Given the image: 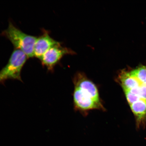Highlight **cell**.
<instances>
[{"label": "cell", "mask_w": 146, "mask_h": 146, "mask_svg": "<svg viewBox=\"0 0 146 146\" xmlns=\"http://www.w3.org/2000/svg\"><path fill=\"white\" fill-rule=\"evenodd\" d=\"M2 35L10 41L15 49L22 51L28 58L34 57L36 36L25 33L11 22H9L8 28L2 33Z\"/></svg>", "instance_id": "1"}, {"label": "cell", "mask_w": 146, "mask_h": 146, "mask_svg": "<svg viewBox=\"0 0 146 146\" xmlns=\"http://www.w3.org/2000/svg\"><path fill=\"white\" fill-rule=\"evenodd\" d=\"M27 56L22 51L15 49L8 63L0 71V83L8 79L22 81L21 73Z\"/></svg>", "instance_id": "2"}, {"label": "cell", "mask_w": 146, "mask_h": 146, "mask_svg": "<svg viewBox=\"0 0 146 146\" xmlns=\"http://www.w3.org/2000/svg\"><path fill=\"white\" fill-rule=\"evenodd\" d=\"M75 54L70 49L62 46L60 43L49 49L40 60L44 66L46 67L48 70L52 71L63 56L67 54Z\"/></svg>", "instance_id": "3"}, {"label": "cell", "mask_w": 146, "mask_h": 146, "mask_svg": "<svg viewBox=\"0 0 146 146\" xmlns=\"http://www.w3.org/2000/svg\"><path fill=\"white\" fill-rule=\"evenodd\" d=\"M74 102L76 109L82 111L104 109L101 102L97 101L77 88H74Z\"/></svg>", "instance_id": "4"}, {"label": "cell", "mask_w": 146, "mask_h": 146, "mask_svg": "<svg viewBox=\"0 0 146 146\" xmlns=\"http://www.w3.org/2000/svg\"><path fill=\"white\" fill-rule=\"evenodd\" d=\"M74 88L79 89L97 101L101 102L97 87L84 73L79 72L74 76Z\"/></svg>", "instance_id": "5"}, {"label": "cell", "mask_w": 146, "mask_h": 146, "mask_svg": "<svg viewBox=\"0 0 146 146\" xmlns=\"http://www.w3.org/2000/svg\"><path fill=\"white\" fill-rule=\"evenodd\" d=\"M60 43L51 37L48 32L43 30L42 34L36 38L34 46V57L40 59L49 49Z\"/></svg>", "instance_id": "6"}, {"label": "cell", "mask_w": 146, "mask_h": 146, "mask_svg": "<svg viewBox=\"0 0 146 146\" xmlns=\"http://www.w3.org/2000/svg\"><path fill=\"white\" fill-rule=\"evenodd\" d=\"M118 79L124 91L137 88L142 84L130 72L126 70L121 71L119 75Z\"/></svg>", "instance_id": "7"}, {"label": "cell", "mask_w": 146, "mask_h": 146, "mask_svg": "<svg viewBox=\"0 0 146 146\" xmlns=\"http://www.w3.org/2000/svg\"><path fill=\"white\" fill-rule=\"evenodd\" d=\"M130 106L131 110L139 123L146 116V101L141 99Z\"/></svg>", "instance_id": "8"}, {"label": "cell", "mask_w": 146, "mask_h": 146, "mask_svg": "<svg viewBox=\"0 0 146 146\" xmlns=\"http://www.w3.org/2000/svg\"><path fill=\"white\" fill-rule=\"evenodd\" d=\"M140 83L146 85V66H141L130 71Z\"/></svg>", "instance_id": "9"}, {"label": "cell", "mask_w": 146, "mask_h": 146, "mask_svg": "<svg viewBox=\"0 0 146 146\" xmlns=\"http://www.w3.org/2000/svg\"><path fill=\"white\" fill-rule=\"evenodd\" d=\"M126 98L129 105L137 100L141 99L140 97L128 90L124 91Z\"/></svg>", "instance_id": "10"}, {"label": "cell", "mask_w": 146, "mask_h": 146, "mask_svg": "<svg viewBox=\"0 0 146 146\" xmlns=\"http://www.w3.org/2000/svg\"><path fill=\"white\" fill-rule=\"evenodd\" d=\"M139 90L140 98L146 101V85L141 84L139 87Z\"/></svg>", "instance_id": "11"}]
</instances>
